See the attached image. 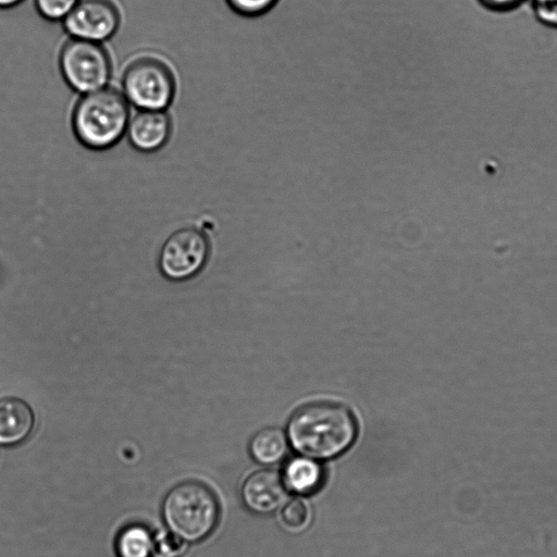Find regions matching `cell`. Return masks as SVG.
Listing matches in <instances>:
<instances>
[{
  "mask_svg": "<svg viewBox=\"0 0 557 557\" xmlns=\"http://www.w3.org/2000/svg\"><path fill=\"white\" fill-rule=\"evenodd\" d=\"M35 416L30 406L16 397L0 399V445L24 442L33 432Z\"/></svg>",
  "mask_w": 557,
  "mask_h": 557,
  "instance_id": "10",
  "label": "cell"
},
{
  "mask_svg": "<svg viewBox=\"0 0 557 557\" xmlns=\"http://www.w3.org/2000/svg\"><path fill=\"white\" fill-rule=\"evenodd\" d=\"M227 9L243 18H259L271 13L280 0H223Z\"/></svg>",
  "mask_w": 557,
  "mask_h": 557,
  "instance_id": "14",
  "label": "cell"
},
{
  "mask_svg": "<svg viewBox=\"0 0 557 557\" xmlns=\"http://www.w3.org/2000/svg\"><path fill=\"white\" fill-rule=\"evenodd\" d=\"M186 542L173 533L154 537L152 557H178L186 549Z\"/></svg>",
  "mask_w": 557,
  "mask_h": 557,
  "instance_id": "17",
  "label": "cell"
},
{
  "mask_svg": "<svg viewBox=\"0 0 557 557\" xmlns=\"http://www.w3.org/2000/svg\"><path fill=\"white\" fill-rule=\"evenodd\" d=\"M208 255L209 244L200 231L180 228L164 242L159 255V269L171 281H186L202 270Z\"/></svg>",
  "mask_w": 557,
  "mask_h": 557,
  "instance_id": "6",
  "label": "cell"
},
{
  "mask_svg": "<svg viewBox=\"0 0 557 557\" xmlns=\"http://www.w3.org/2000/svg\"><path fill=\"white\" fill-rule=\"evenodd\" d=\"M161 515L171 533L186 543H197L215 529L220 505L208 485L198 481H184L166 493Z\"/></svg>",
  "mask_w": 557,
  "mask_h": 557,
  "instance_id": "4",
  "label": "cell"
},
{
  "mask_svg": "<svg viewBox=\"0 0 557 557\" xmlns=\"http://www.w3.org/2000/svg\"><path fill=\"white\" fill-rule=\"evenodd\" d=\"M77 0H34L37 13L48 22H62Z\"/></svg>",
  "mask_w": 557,
  "mask_h": 557,
  "instance_id": "16",
  "label": "cell"
},
{
  "mask_svg": "<svg viewBox=\"0 0 557 557\" xmlns=\"http://www.w3.org/2000/svg\"><path fill=\"white\" fill-rule=\"evenodd\" d=\"M310 518V511L307 504L295 498L286 503L281 511V519L283 523L293 530H300L307 525Z\"/></svg>",
  "mask_w": 557,
  "mask_h": 557,
  "instance_id": "15",
  "label": "cell"
},
{
  "mask_svg": "<svg viewBox=\"0 0 557 557\" xmlns=\"http://www.w3.org/2000/svg\"><path fill=\"white\" fill-rule=\"evenodd\" d=\"M288 441L282 430L268 428L253 435L249 451L255 461L271 466L280 462L286 455Z\"/></svg>",
  "mask_w": 557,
  "mask_h": 557,
  "instance_id": "12",
  "label": "cell"
},
{
  "mask_svg": "<svg viewBox=\"0 0 557 557\" xmlns=\"http://www.w3.org/2000/svg\"><path fill=\"white\" fill-rule=\"evenodd\" d=\"M120 90L136 110H168L176 97L177 74L165 55L141 50L125 63Z\"/></svg>",
  "mask_w": 557,
  "mask_h": 557,
  "instance_id": "3",
  "label": "cell"
},
{
  "mask_svg": "<svg viewBox=\"0 0 557 557\" xmlns=\"http://www.w3.org/2000/svg\"><path fill=\"white\" fill-rule=\"evenodd\" d=\"M351 412L341 405L320 403L299 409L290 419L287 437L302 456L322 460L339 456L355 441Z\"/></svg>",
  "mask_w": 557,
  "mask_h": 557,
  "instance_id": "1",
  "label": "cell"
},
{
  "mask_svg": "<svg viewBox=\"0 0 557 557\" xmlns=\"http://www.w3.org/2000/svg\"><path fill=\"white\" fill-rule=\"evenodd\" d=\"M287 490L280 473L273 470H259L244 481L242 500L252 512L267 515L275 511L286 498Z\"/></svg>",
  "mask_w": 557,
  "mask_h": 557,
  "instance_id": "9",
  "label": "cell"
},
{
  "mask_svg": "<svg viewBox=\"0 0 557 557\" xmlns=\"http://www.w3.org/2000/svg\"><path fill=\"white\" fill-rule=\"evenodd\" d=\"M153 546L151 531L139 523L124 527L115 540L117 557H152Z\"/></svg>",
  "mask_w": 557,
  "mask_h": 557,
  "instance_id": "13",
  "label": "cell"
},
{
  "mask_svg": "<svg viewBox=\"0 0 557 557\" xmlns=\"http://www.w3.org/2000/svg\"><path fill=\"white\" fill-rule=\"evenodd\" d=\"M25 0H0V10H8L15 8L23 3Z\"/></svg>",
  "mask_w": 557,
  "mask_h": 557,
  "instance_id": "20",
  "label": "cell"
},
{
  "mask_svg": "<svg viewBox=\"0 0 557 557\" xmlns=\"http://www.w3.org/2000/svg\"><path fill=\"white\" fill-rule=\"evenodd\" d=\"M131 108L122 91L111 85L79 95L71 114L74 137L89 150L111 149L125 137Z\"/></svg>",
  "mask_w": 557,
  "mask_h": 557,
  "instance_id": "2",
  "label": "cell"
},
{
  "mask_svg": "<svg viewBox=\"0 0 557 557\" xmlns=\"http://www.w3.org/2000/svg\"><path fill=\"white\" fill-rule=\"evenodd\" d=\"M61 23L72 38L104 44L119 32L122 12L115 0H77Z\"/></svg>",
  "mask_w": 557,
  "mask_h": 557,
  "instance_id": "7",
  "label": "cell"
},
{
  "mask_svg": "<svg viewBox=\"0 0 557 557\" xmlns=\"http://www.w3.org/2000/svg\"><path fill=\"white\" fill-rule=\"evenodd\" d=\"M523 1L524 0H479V2L485 8L497 12L512 10Z\"/></svg>",
  "mask_w": 557,
  "mask_h": 557,
  "instance_id": "19",
  "label": "cell"
},
{
  "mask_svg": "<svg viewBox=\"0 0 557 557\" xmlns=\"http://www.w3.org/2000/svg\"><path fill=\"white\" fill-rule=\"evenodd\" d=\"M282 480L287 492L311 495L322 486L324 470L315 459L295 457L286 462Z\"/></svg>",
  "mask_w": 557,
  "mask_h": 557,
  "instance_id": "11",
  "label": "cell"
},
{
  "mask_svg": "<svg viewBox=\"0 0 557 557\" xmlns=\"http://www.w3.org/2000/svg\"><path fill=\"white\" fill-rule=\"evenodd\" d=\"M536 17L544 24L557 27V0H531Z\"/></svg>",
  "mask_w": 557,
  "mask_h": 557,
  "instance_id": "18",
  "label": "cell"
},
{
  "mask_svg": "<svg viewBox=\"0 0 557 557\" xmlns=\"http://www.w3.org/2000/svg\"><path fill=\"white\" fill-rule=\"evenodd\" d=\"M173 134V120L168 110H136L132 113L125 136L137 151L153 153L164 148Z\"/></svg>",
  "mask_w": 557,
  "mask_h": 557,
  "instance_id": "8",
  "label": "cell"
},
{
  "mask_svg": "<svg viewBox=\"0 0 557 557\" xmlns=\"http://www.w3.org/2000/svg\"><path fill=\"white\" fill-rule=\"evenodd\" d=\"M58 64L65 84L84 95L110 85L113 62L104 44L70 37L62 45Z\"/></svg>",
  "mask_w": 557,
  "mask_h": 557,
  "instance_id": "5",
  "label": "cell"
}]
</instances>
